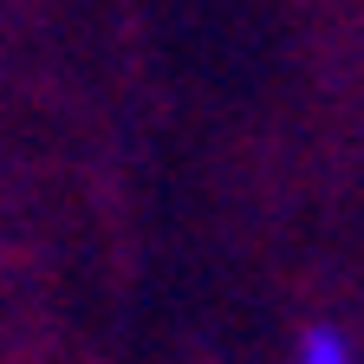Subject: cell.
<instances>
[{
	"label": "cell",
	"instance_id": "obj_1",
	"mask_svg": "<svg viewBox=\"0 0 364 364\" xmlns=\"http://www.w3.org/2000/svg\"><path fill=\"white\" fill-rule=\"evenodd\" d=\"M299 364H358V358H351V345H345L332 326H312V332L299 338Z\"/></svg>",
	"mask_w": 364,
	"mask_h": 364
}]
</instances>
